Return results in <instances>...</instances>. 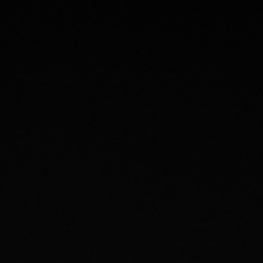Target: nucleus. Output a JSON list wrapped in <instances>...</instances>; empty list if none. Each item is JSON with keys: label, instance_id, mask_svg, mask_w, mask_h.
Returning <instances> with one entry per match:
<instances>
[]
</instances>
